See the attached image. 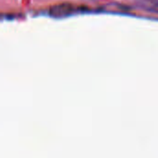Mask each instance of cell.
<instances>
[{"mask_svg": "<svg viewBox=\"0 0 158 158\" xmlns=\"http://www.w3.org/2000/svg\"><path fill=\"white\" fill-rule=\"evenodd\" d=\"M74 11V7L69 3H62L56 5L50 8V15L54 17H64Z\"/></svg>", "mask_w": 158, "mask_h": 158, "instance_id": "obj_1", "label": "cell"}]
</instances>
